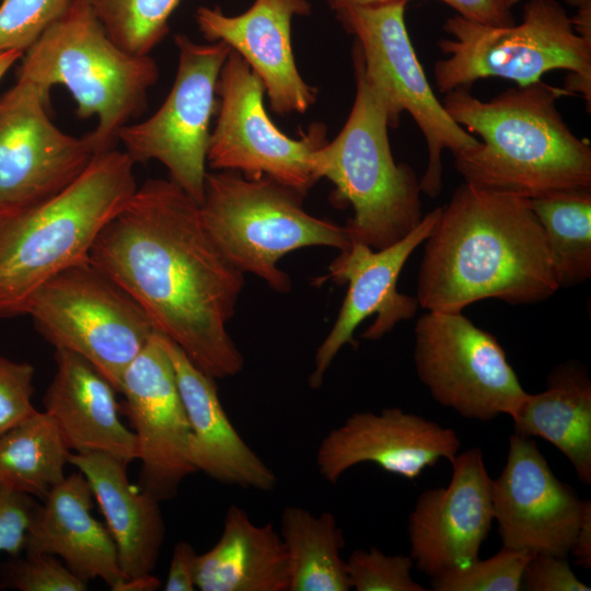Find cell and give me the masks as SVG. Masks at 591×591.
Wrapping results in <instances>:
<instances>
[{
	"instance_id": "obj_41",
	"label": "cell",
	"mask_w": 591,
	"mask_h": 591,
	"mask_svg": "<svg viewBox=\"0 0 591 591\" xmlns=\"http://www.w3.org/2000/svg\"><path fill=\"white\" fill-rule=\"evenodd\" d=\"M576 8V13L570 18L577 34L591 43V0H567Z\"/></svg>"
},
{
	"instance_id": "obj_1",
	"label": "cell",
	"mask_w": 591,
	"mask_h": 591,
	"mask_svg": "<svg viewBox=\"0 0 591 591\" xmlns=\"http://www.w3.org/2000/svg\"><path fill=\"white\" fill-rule=\"evenodd\" d=\"M90 262L212 379L240 373L244 358L227 324L244 274L206 230L199 204L175 182L146 181L105 225Z\"/></svg>"
},
{
	"instance_id": "obj_42",
	"label": "cell",
	"mask_w": 591,
	"mask_h": 591,
	"mask_svg": "<svg viewBox=\"0 0 591 591\" xmlns=\"http://www.w3.org/2000/svg\"><path fill=\"white\" fill-rule=\"evenodd\" d=\"M160 587V581L151 575L127 578L117 591H151Z\"/></svg>"
},
{
	"instance_id": "obj_30",
	"label": "cell",
	"mask_w": 591,
	"mask_h": 591,
	"mask_svg": "<svg viewBox=\"0 0 591 591\" xmlns=\"http://www.w3.org/2000/svg\"><path fill=\"white\" fill-rule=\"evenodd\" d=\"M109 38L125 51L143 56L165 37L181 0H85Z\"/></svg>"
},
{
	"instance_id": "obj_21",
	"label": "cell",
	"mask_w": 591,
	"mask_h": 591,
	"mask_svg": "<svg viewBox=\"0 0 591 591\" xmlns=\"http://www.w3.org/2000/svg\"><path fill=\"white\" fill-rule=\"evenodd\" d=\"M173 363L189 427V460L196 472L225 485L270 491L274 471L253 451L223 409L215 379L207 375L170 338L160 333Z\"/></svg>"
},
{
	"instance_id": "obj_18",
	"label": "cell",
	"mask_w": 591,
	"mask_h": 591,
	"mask_svg": "<svg viewBox=\"0 0 591 591\" xmlns=\"http://www.w3.org/2000/svg\"><path fill=\"white\" fill-rule=\"evenodd\" d=\"M451 464L449 485L421 493L408 517L410 557L430 578L476 560L495 521L483 451L471 448Z\"/></svg>"
},
{
	"instance_id": "obj_32",
	"label": "cell",
	"mask_w": 591,
	"mask_h": 591,
	"mask_svg": "<svg viewBox=\"0 0 591 591\" xmlns=\"http://www.w3.org/2000/svg\"><path fill=\"white\" fill-rule=\"evenodd\" d=\"M410 556L386 555L376 547L356 549L346 560L351 589L357 591H426L412 577Z\"/></svg>"
},
{
	"instance_id": "obj_43",
	"label": "cell",
	"mask_w": 591,
	"mask_h": 591,
	"mask_svg": "<svg viewBox=\"0 0 591 591\" xmlns=\"http://www.w3.org/2000/svg\"><path fill=\"white\" fill-rule=\"evenodd\" d=\"M397 1L407 2L408 0H327V3L331 9L337 11L348 7L378 5Z\"/></svg>"
},
{
	"instance_id": "obj_35",
	"label": "cell",
	"mask_w": 591,
	"mask_h": 591,
	"mask_svg": "<svg viewBox=\"0 0 591 591\" xmlns=\"http://www.w3.org/2000/svg\"><path fill=\"white\" fill-rule=\"evenodd\" d=\"M35 369L0 356V434L37 412L33 406Z\"/></svg>"
},
{
	"instance_id": "obj_14",
	"label": "cell",
	"mask_w": 591,
	"mask_h": 591,
	"mask_svg": "<svg viewBox=\"0 0 591 591\" xmlns=\"http://www.w3.org/2000/svg\"><path fill=\"white\" fill-rule=\"evenodd\" d=\"M49 91L25 80L0 96V215L35 206L76 181L96 155L86 136L62 132Z\"/></svg>"
},
{
	"instance_id": "obj_44",
	"label": "cell",
	"mask_w": 591,
	"mask_h": 591,
	"mask_svg": "<svg viewBox=\"0 0 591 591\" xmlns=\"http://www.w3.org/2000/svg\"><path fill=\"white\" fill-rule=\"evenodd\" d=\"M23 55V51L15 49L0 53V80Z\"/></svg>"
},
{
	"instance_id": "obj_24",
	"label": "cell",
	"mask_w": 591,
	"mask_h": 591,
	"mask_svg": "<svg viewBox=\"0 0 591 591\" xmlns=\"http://www.w3.org/2000/svg\"><path fill=\"white\" fill-rule=\"evenodd\" d=\"M69 464L88 479L127 578L151 575L165 537L160 501L130 484L128 463L104 452H71Z\"/></svg>"
},
{
	"instance_id": "obj_13",
	"label": "cell",
	"mask_w": 591,
	"mask_h": 591,
	"mask_svg": "<svg viewBox=\"0 0 591 591\" xmlns=\"http://www.w3.org/2000/svg\"><path fill=\"white\" fill-rule=\"evenodd\" d=\"M264 92L262 80L231 48L218 79L219 113L207 163L246 177L266 175L305 195L318 181L312 155L327 142L326 127L313 124L299 139L290 138L267 115Z\"/></svg>"
},
{
	"instance_id": "obj_19",
	"label": "cell",
	"mask_w": 591,
	"mask_h": 591,
	"mask_svg": "<svg viewBox=\"0 0 591 591\" xmlns=\"http://www.w3.org/2000/svg\"><path fill=\"white\" fill-rule=\"evenodd\" d=\"M460 447L454 429L401 408L356 412L322 439L316 466L331 484L362 463L414 480L440 460L451 462Z\"/></svg>"
},
{
	"instance_id": "obj_23",
	"label": "cell",
	"mask_w": 591,
	"mask_h": 591,
	"mask_svg": "<svg viewBox=\"0 0 591 591\" xmlns=\"http://www.w3.org/2000/svg\"><path fill=\"white\" fill-rule=\"evenodd\" d=\"M56 372L44 399V412L74 453L104 452L128 464L139 457L138 440L119 418L117 392L83 357L56 349Z\"/></svg>"
},
{
	"instance_id": "obj_4",
	"label": "cell",
	"mask_w": 591,
	"mask_h": 591,
	"mask_svg": "<svg viewBox=\"0 0 591 591\" xmlns=\"http://www.w3.org/2000/svg\"><path fill=\"white\" fill-rule=\"evenodd\" d=\"M134 165L125 151H104L55 196L0 215V317L27 314L45 283L90 260L97 236L138 188Z\"/></svg>"
},
{
	"instance_id": "obj_45",
	"label": "cell",
	"mask_w": 591,
	"mask_h": 591,
	"mask_svg": "<svg viewBox=\"0 0 591 591\" xmlns=\"http://www.w3.org/2000/svg\"><path fill=\"white\" fill-rule=\"evenodd\" d=\"M506 1H507L508 7L511 9L514 4H517L521 0H506Z\"/></svg>"
},
{
	"instance_id": "obj_28",
	"label": "cell",
	"mask_w": 591,
	"mask_h": 591,
	"mask_svg": "<svg viewBox=\"0 0 591 591\" xmlns=\"http://www.w3.org/2000/svg\"><path fill=\"white\" fill-rule=\"evenodd\" d=\"M71 451L45 412L0 434V483L44 499L61 483Z\"/></svg>"
},
{
	"instance_id": "obj_20",
	"label": "cell",
	"mask_w": 591,
	"mask_h": 591,
	"mask_svg": "<svg viewBox=\"0 0 591 591\" xmlns=\"http://www.w3.org/2000/svg\"><path fill=\"white\" fill-rule=\"evenodd\" d=\"M311 12L308 0H255L239 15L199 7L195 19L202 36L223 42L240 54L262 80L271 109L280 115L305 113L317 91L298 71L291 46L293 16Z\"/></svg>"
},
{
	"instance_id": "obj_10",
	"label": "cell",
	"mask_w": 591,
	"mask_h": 591,
	"mask_svg": "<svg viewBox=\"0 0 591 591\" xmlns=\"http://www.w3.org/2000/svg\"><path fill=\"white\" fill-rule=\"evenodd\" d=\"M405 4L397 1L335 12L343 27L357 38L354 48L367 78L385 100L390 126L396 127L401 114L407 112L421 130L428 164L419 186L433 198L442 189L443 150L456 155L476 147L479 140L456 124L434 95L406 28Z\"/></svg>"
},
{
	"instance_id": "obj_36",
	"label": "cell",
	"mask_w": 591,
	"mask_h": 591,
	"mask_svg": "<svg viewBox=\"0 0 591 591\" xmlns=\"http://www.w3.org/2000/svg\"><path fill=\"white\" fill-rule=\"evenodd\" d=\"M37 503L32 496L0 483V552L19 556Z\"/></svg>"
},
{
	"instance_id": "obj_31",
	"label": "cell",
	"mask_w": 591,
	"mask_h": 591,
	"mask_svg": "<svg viewBox=\"0 0 591 591\" xmlns=\"http://www.w3.org/2000/svg\"><path fill=\"white\" fill-rule=\"evenodd\" d=\"M532 555L502 547L487 559L441 572L431 578L434 591H519Z\"/></svg>"
},
{
	"instance_id": "obj_25",
	"label": "cell",
	"mask_w": 591,
	"mask_h": 591,
	"mask_svg": "<svg viewBox=\"0 0 591 591\" xmlns=\"http://www.w3.org/2000/svg\"><path fill=\"white\" fill-rule=\"evenodd\" d=\"M289 559L271 523L257 525L236 505L229 507L218 542L198 555L201 591H289Z\"/></svg>"
},
{
	"instance_id": "obj_8",
	"label": "cell",
	"mask_w": 591,
	"mask_h": 591,
	"mask_svg": "<svg viewBox=\"0 0 591 591\" xmlns=\"http://www.w3.org/2000/svg\"><path fill=\"white\" fill-rule=\"evenodd\" d=\"M443 28L452 38L438 43L448 56L433 69L441 93L491 77L525 86L542 81L551 70L564 69L570 72L565 90L581 93L590 104L591 43L576 33L556 0H529L519 24L497 27L455 14Z\"/></svg>"
},
{
	"instance_id": "obj_38",
	"label": "cell",
	"mask_w": 591,
	"mask_h": 591,
	"mask_svg": "<svg viewBox=\"0 0 591 591\" xmlns=\"http://www.w3.org/2000/svg\"><path fill=\"white\" fill-rule=\"evenodd\" d=\"M453 8L457 15L490 26L506 27L514 24L506 0H441Z\"/></svg>"
},
{
	"instance_id": "obj_12",
	"label": "cell",
	"mask_w": 591,
	"mask_h": 591,
	"mask_svg": "<svg viewBox=\"0 0 591 591\" xmlns=\"http://www.w3.org/2000/svg\"><path fill=\"white\" fill-rule=\"evenodd\" d=\"M414 362L434 401L467 419L511 417L526 395L497 338L462 312L428 311L417 321Z\"/></svg>"
},
{
	"instance_id": "obj_27",
	"label": "cell",
	"mask_w": 591,
	"mask_h": 591,
	"mask_svg": "<svg viewBox=\"0 0 591 591\" xmlns=\"http://www.w3.org/2000/svg\"><path fill=\"white\" fill-rule=\"evenodd\" d=\"M280 536L289 559V591H348L341 529L329 512L318 515L288 506L281 514Z\"/></svg>"
},
{
	"instance_id": "obj_6",
	"label": "cell",
	"mask_w": 591,
	"mask_h": 591,
	"mask_svg": "<svg viewBox=\"0 0 591 591\" xmlns=\"http://www.w3.org/2000/svg\"><path fill=\"white\" fill-rule=\"evenodd\" d=\"M356 96L337 137L312 155L317 179L335 185L334 199L354 216L345 228L351 242L382 250L404 239L421 221L420 186L414 171L392 155L389 111L352 48Z\"/></svg>"
},
{
	"instance_id": "obj_34",
	"label": "cell",
	"mask_w": 591,
	"mask_h": 591,
	"mask_svg": "<svg viewBox=\"0 0 591 591\" xmlns=\"http://www.w3.org/2000/svg\"><path fill=\"white\" fill-rule=\"evenodd\" d=\"M3 586L21 591H85L88 583L47 554L13 556L3 566Z\"/></svg>"
},
{
	"instance_id": "obj_29",
	"label": "cell",
	"mask_w": 591,
	"mask_h": 591,
	"mask_svg": "<svg viewBox=\"0 0 591 591\" xmlns=\"http://www.w3.org/2000/svg\"><path fill=\"white\" fill-rule=\"evenodd\" d=\"M546 235L559 288L591 277V189H571L529 199Z\"/></svg>"
},
{
	"instance_id": "obj_2",
	"label": "cell",
	"mask_w": 591,
	"mask_h": 591,
	"mask_svg": "<svg viewBox=\"0 0 591 591\" xmlns=\"http://www.w3.org/2000/svg\"><path fill=\"white\" fill-rule=\"evenodd\" d=\"M425 242L416 298L427 311L534 304L559 289L545 232L519 195L464 182Z\"/></svg>"
},
{
	"instance_id": "obj_3",
	"label": "cell",
	"mask_w": 591,
	"mask_h": 591,
	"mask_svg": "<svg viewBox=\"0 0 591 591\" xmlns=\"http://www.w3.org/2000/svg\"><path fill=\"white\" fill-rule=\"evenodd\" d=\"M569 94L543 81L508 89L489 101L456 88L442 101L450 117L479 143L454 155L465 182L533 199L591 189V147L566 125L556 101Z\"/></svg>"
},
{
	"instance_id": "obj_39",
	"label": "cell",
	"mask_w": 591,
	"mask_h": 591,
	"mask_svg": "<svg viewBox=\"0 0 591 591\" xmlns=\"http://www.w3.org/2000/svg\"><path fill=\"white\" fill-rule=\"evenodd\" d=\"M198 555L193 545L186 541H178L175 544L164 584L165 591L196 589Z\"/></svg>"
},
{
	"instance_id": "obj_37",
	"label": "cell",
	"mask_w": 591,
	"mask_h": 591,
	"mask_svg": "<svg viewBox=\"0 0 591 591\" xmlns=\"http://www.w3.org/2000/svg\"><path fill=\"white\" fill-rule=\"evenodd\" d=\"M521 589L526 591H590L578 579L567 557L534 554L523 570Z\"/></svg>"
},
{
	"instance_id": "obj_40",
	"label": "cell",
	"mask_w": 591,
	"mask_h": 591,
	"mask_svg": "<svg viewBox=\"0 0 591 591\" xmlns=\"http://www.w3.org/2000/svg\"><path fill=\"white\" fill-rule=\"evenodd\" d=\"M570 553L575 556L576 565L584 569L591 568V501L588 500L580 526L573 540Z\"/></svg>"
},
{
	"instance_id": "obj_22",
	"label": "cell",
	"mask_w": 591,
	"mask_h": 591,
	"mask_svg": "<svg viewBox=\"0 0 591 591\" xmlns=\"http://www.w3.org/2000/svg\"><path fill=\"white\" fill-rule=\"evenodd\" d=\"M94 495L81 472L66 476L37 505L24 541L26 554L59 556L66 567L84 582L102 579L117 591L121 572L115 542L91 513Z\"/></svg>"
},
{
	"instance_id": "obj_5",
	"label": "cell",
	"mask_w": 591,
	"mask_h": 591,
	"mask_svg": "<svg viewBox=\"0 0 591 591\" xmlns=\"http://www.w3.org/2000/svg\"><path fill=\"white\" fill-rule=\"evenodd\" d=\"M158 77L155 60L118 47L85 0H71L24 53L18 73L48 91L65 86L80 118L96 117L85 135L95 154L114 149L119 130L147 108Z\"/></svg>"
},
{
	"instance_id": "obj_11",
	"label": "cell",
	"mask_w": 591,
	"mask_h": 591,
	"mask_svg": "<svg viewBox=\"0 0 591 591\" xmlns=\"http://www.w3.org/2000/svg\"><path fill=\"white\" fill-rule=\"evenodd\" d=\"M174 40L178 65L167 97L148 119L123 127L117 140L135 163L161 162L171 179L200 204L217 84L231 47L223 42L197 44L183 34Z\"/></svg>"
},
{
	"instance_id": "obj_7",
	"label": "cell",
	"mask_w": 591,
	"mask_h": 591,
	"mask_svg": "<svg viewBox=\"0 0 591 591\" xmlns=\"http://www.w3.org/2000/svg\"><path fill=\"white\" fill-rule=\"evenodd\" d=\"M303 197L266 175L207 172L199 212L206 230L233 266L278 292H288L290 277L277 265L281 257L308 246L341 252L351 244L345 225L308 213Z\"/></svg>"
},
{
	"instance_id": "obj_26",
	"label": "cell",
	"mask_w": 591,
	"mask_h": 591,
	"mask_svg": "<svg viewBox=\"0 0 591 591\" xmlns=\"http://www.w3.org/2000/svg\"><path fill=\"white\" fill-rule=\"evenodd\" d=\"M514 434L542 438L571 463L583 485L591 484V382L577 362L557 367L547 387L526 393L511 416Z\"/></svg>"
},
{
	"instance_id": "obj_15",
	"label": "cell",
	"mask_w": 591,
	"mask_h": 591,
	"mask_svg": "<svg viewBox=\"0 0 591 591\" xmlns=\"http://www.w3.org/2000/svg\"><path fill=\"white\" fill-rule=\"evenodd\" d=\"M119 393L138 440V487L160 502L173 499L196 470L189 460L186 409L159 332L125 370Z\"/></svg>"
},
{
	"instance_id": "obj_16",
	"label": "cell",
	"mask_w": 591,
	"mask_h": 591,
	"mask_svg": "<svg viewBox=\"0 0 591 591\" xmlns=\"http://www.w3.org/2000/svg\"><path fill=\"white\" fill-rule=\"evenodd\" d=\"M587 501L555 476L534 439L510 436L506 464L493 479L502 547L568 557Z\"/></svg>"
},
{
	"instance_id": "obj_17",
	"label": "cell",
	"mask_w": 591,
	"mask_h": 591,
	"mask_svg": "<svg viewBox=\"0 0 591 591\" xmlns=\"http://www.w3.org/2000/svg\"><path fill=\"white\" fill-rule=\"evenodd\" d=\"M441 208L424 216L397 243L373 251L363 243L351 242L329 265L324 278L339 285L348 282V290L335 324L315 354L314 370L309 378L311 387L322 385L334 358L344 345L354 344V332L364 318L376 314L362 337L378 340L398 322L415 315L419 306L417 298L399 293L397 279L408 257L432 232Z\"/></svg>"
},
{
	"instance_id": "obj_9",
	"label": "cell",
	"mask_w": 591,
	"mask_h": 591,
	"mask_svg": "<svg viewBox=\"0 0 591 591\" xmlns=\"http://www.w3.org/2000/svg\"><path fill=\"white\" fill-rule=\"evenodd\" d=\"M27 314L55 349L83 357L118 393L125 370L155 332L144 310L90 260L45 283Z\"/></svg>"
},
{
	"instance_id": "obj_33",
	"label": "cell",
	"mask_w": 591,
	"mask_h": 591,
	"mask_svg": "<svg viewBox=\"0 0 591 591\" xmlns=\"http://www.w3.org/2000/svg\"><path fill=\"white\" fill-rule=\"evenodd\" d=\"M71 0H2L0 53H25L68 8Z\"/></svg>"
}]
</instances>
